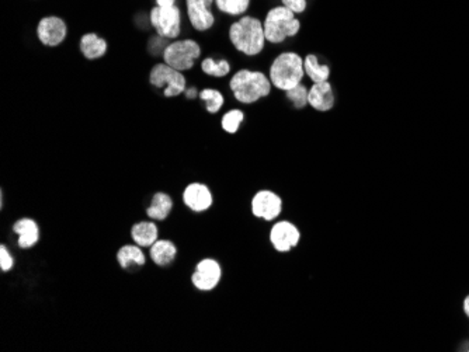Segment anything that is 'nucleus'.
Returning a JSON list of instances; mask_svg holds the SVG:
<instances>
[{
  "label": "nucleus",
  "mask_w": 469,
  "mask_h": 352,
  "mask_svg": "<svg viewBox=\"0 0 469 352\" xmlns=\"http://www.w3.org/2000/svg\"><path fill=\"white\" fill-rule=\"evenodd\" d=\"M229 87L239 103L253 104L270 94L272 82L260 70L240 69L232 76Z\"/></svg>",
  "instance_id": "obj_1"
},
{
  "label": "nucleus",
  "mask_w": 469,
  "mask_h": 352,
  "mask_svg": "<svg viewBox=\"0 0 469 352\" xmlns=\"http://www.w3.org/2000/svg\"><path fill=\"white\" fill-rule=\"evenodd\" d=\"M229 40L235 49L246 56L258 55L267 41L263 23L252 16H243L229 27Z\"/></svg>",
  "instance_id": "obj_2"
},
{
  "label": "nucleus",
  "mask_w": 469,
  "mask_h": 352,
  "mask_svg": "<svg viewBox=\"0 0 469 352\" xmlns=\"http://www.w3.org/2000/svg\"><path fill=\"white\" fill-rule=\"evenodd\" d=\"M270 82L272 85L283 92H287L301 85L305 69L304 59L295 52L280 53L270 66Z\"/></svg>",
  "instance_id": "obj_3"
},
{
  "label": "nucleus",
  "mask_w": 469,
  "mask_h": 352,
  "mask_svg": "<svg viewBox=\"0 0 469 352\" xmlns=\"http://www.w3.org/2000/svg\"><path fill=\"white\" fill-rule=\"evenodd\" d=\"M265 40L272 44H281L287 38L294 37L301 30V22L295 19V13L286 6H277L269 10L263 22Z\"/></svg>",
  "instance_id": "obj_4"
},
{
  "label": "nucleus",
  "mask_w": 469,
  "mask_h": 352,
  "mask_svg": "<svg viewBox=\"0 0 469 352\" xmlns=\"http://www.w3.org/2000/svg\"><path fill=\"white\" fill-rule=\"evenodd\" d=\"M162 56L169 66L180 72H187L194 67L195 60L201 56V47L194 40H179L167 44Z\"/></svg>",
  "instance_id": "obj_5"
},
{
  "label": "nucleus",
  "mask_w": 469,
  "mask_h": 352,
  "mask_svg": "<svg viewBox=\"0 0 469 352\" xmlns=\"http://www.w3.org/2000/svg\"><path fill=\"white\" fill-rule=\"evenodd\" d=\"M149 83L158 89L165 87V97H177L187 89V79L180 70L169 66L167 63H156L151 74Z\"/></svg>",
  "instance_id": "obj_6"
},
{
  "label": "nucleus",
  "mask_w": 469,
  "mask_h": 352,
  "mask_svg": "<svg viewBox=\"0 0 469 352\" xmlns=\"http://www.w3.org/2000/svg\"><path fill=\"white\" fill-rule=\"evenodd\" d=\"M149 20L158 35L166 40H174L181 33V13L176 6L154 8L149 13Z\"/></svg>",
  "instance_id": "obj_7"
},
{
  "label": "nucleus",
  "mask_w": 469,
  "mask_h": 352,
  "mask_svg": "<svg viewBox=\"0 0 469 352\" xmlns=\"http://www.w3.org/2000/svg\"><path fill=\"white\" fill-rule=\"evenodd\" d=\"M222 279V267L214 258H204L195 264L190 280L195 290L201 292H211L215 290Z\"/></svg>",
  "instance_id": "obj_8"
},
{
  "label": "nucleus",
  "mask_w": 469,
  "mask_h": 352,
  "mask_svg": "<svg viewBox=\"0 0 469 352\" xmlns=\"http://www.w3.org/2000/svg\"><path fill=\"white\" fill-rule=\"evenodd\" d=\"M252 214L256 218L264 219L265 222H270L277 219L283 212V199L279 194L263 190L254 194L250 203Z\"/></svg>",
  "instance_id": "obj_9"
},
{
  "label": "nucleus",
  "mask_w": 469,
  "mask_h": 352,
  "mask_svg": "<svg viewBox=\"0 0 469 352\" xmlns=\"http://www.w3.org/2000/svg\"><path fill=\"white\" fill-rule=\"evenodd\" d=\"M183 203L192 210L194 214H201L208 210L214 203V195L210 187L204 183H191L188 184L181 195Z\"/></svg>",
  "instance_id": "obj_10"
},
{
  "label": "nucleus",
  "mask_w": 469,
  "mask_h": 352,
  "mask_svg": "<svg viewBox=\"0 0 469 352\" xmlns=\"http://www.w3.org/2000/svg\"><path fill=\"white\" fill-rule=\"evenodd\" d=\"M214 3L215 0H186L187 16L194 30L203 33L214 26L215 17L211 10Z\"/></svg>",
  "instance_id": "obj_11"
},
{
  "label": "nucleus",
  "mask_w": 469,
  "mask_h": 352,
  "mask_svg": "<svg viewBox=\"0 0 469 352\" xmlns=\"http://www.w3.org/2000/svg\"><path fill=\"white\" fill-rule=\"evenodd\" d=\"M270 243L279 253H288L294 247L298 246L301 240V232L299 229L288 222L281 221L273 225L270 229Z\"/></svg>",
  "instance_id": "obj_12"
},
{
  "label": "nucleus",
  "mask_w": 469,
  "mask_h": 352,
  "mask_svg": "<svg viewBox=\"0 0 469 352\" xmlns=\"http://www.w3.org/2000/svg\"><path fill=\"white\" fill-rule=\"evenodd\" d=\"M68 35V26L56 16H48L40 20L37 27V37L45 47H58Z\"/></svg>",
  "instance_id": "obj_13"
},
{
  "label": "nucleus",
  "mask_w": 469,
  "mask_h": 352,
  "mask_svg": "<svg viewBox=\"0 0 469 352\" xmlns=\"http://www.w3.org/2000/svg\"><path fill=\"white\" fill-rule=\"evenodd\" d=\"M12 232L19 236L17 247L22 250L33 249L41 239L38 224L33 218H22L12 226Z\"/></svg>",
  "instance_id": "obj_14"
},
{
  "label": "nucleus",
  "mask_w": 469,
  "mask_h": 352,
  "mask_svg": "<svg viewBox=\"0 0 469 352\" xmlns=\"http://www.w3.org/2000/svg\"><path fill=\"white\" fill-rule=\"evenodd\" d=\"M117 264L120 268L125 271H138V268L144 267L147 264L145 253L142 251V247L138 244H125L120 247V250L115 254Z\"/></svg>",
  "instance_id": "obj_15"
},
{
  "label": "nucleus",
  "mask_w": 469,
  "mask_h": 352,
  "mask_svg": "<svg viewBox=\"0 0 469 352\" xmlns=\"http://www.w3.org/2000/svg\"><path fill=\"white\" fill-rule=\"evenodd\" d=\"M308 101L309 106L316 111L320 112L330 111L334 107V93L331 85L329 82L313 83L312 87L309 89Z\"/></svg>",
  "instance_id": "obj_16"
},
{
  "label": "nucleus",
  "mask_w": 469,
  "mask_h": 352,
  "mask_svg": "<svg viewBox=\"0 0 469 352\" xmlns=\"http://www.w3.org/2000/svg\"><path fill=\"white\" fill-rule=\"evenodd\" d=\"M174 208V201L167 192H156L151 198V205L145 209V215L154 221H166Z\"/></svg>",
  "instance_id": "obj_17"
},
{
  "label": "nucleus",
  "mask_w": 469,
  "mask_h": 352,
  "mask_svg": "<svg viewBox=\"0 0 469 352\" xmlns=\"http://www.w3.org/2000/svg\"><path fill=\"white\" fill-rule=\"evenodd\" d=\"M179 249L169 239H159L149 247V255L155 265L167 267L177 258Z\"/></svg>",
  "instance_id": "obj_18"
},
{
  "label": "nucleus",
  "mask_w": 469,
  "mask_h": 352,
  "mask_svg": "<svg viewBox=\"0 0 469 352\" xmlns=\"http://www.w3.org/2000/svg\"><path fill=\"white\" fill-rule=\"evenodd\" d=\"M131 239L135 242L140 247L148 249L151 247L156 240H159V225L155 222H138L135 225H132L129 231Z\"/></svg>",
  "instance_id": "obj_19"
},
{
  "label": "nucleus",
  "mask_w": 469,
  "mask_h": 352,
  "mask_svg": "<svg viewBox=\"0 0 469 352\" xmlns=\"http://www.w3.org/2000/svg\"><path fill=\"white\" fill-rule=\"evenodd\" d=\"M107 48H108L107 41L94 33L85 34L79 42V49L82 55L89 60L103 58L107 53Z\"/></svg>",
  "instance_id": "obj_20"
},
{
  "label": "nucleus",
  "mask_w": 469,
  "mask_h": 352,
  "mask_svg": "<svg viewBox=\"0 0 469 352\" xmlns=\"http://www.w3.org/2000/svg\"><path fill=\"white\" fill-rule=\"evenodd\" d=\"M304 69L308 78L312 81V83H322L327 82L330 76V69L327 65H320L318 60V56L313 53L306 55L304 59Z\"/></svg>",
  "instance_id": "obj_21"
},
{
  "label": "nucleus",
  "mask_w": 469,
  "mask_h": 352,
  "mask_svg": "<svg viewBox=\"0 0 469 352\" xmlns=\"http://www.w3.org/2000/svg\"><path fill=\"white\" fill-rule=\"evenodd\" d=\"M201 70L213 78H224L231 72V63L227 59H214L206 58L201 62Z\"/></svg>",
  "instance_id": "obj_22"
},
{
  "label": "nucleus",
  "mask_w": 469,
  "mask_h": 352,
  "mask_svg": "<svg viewBox=\"0 0 469 352\" xmlns=\"http://www.w3.org/2000/svg\"><path fill=\"white\" fill-rule=\"evenodd\" d=\"M199 100L206 103V110L210 114H217L224 106V94L217 89H204L199 93Z\"/></svg>",
  "instance_id": "obj_23"
},
{
  "label": "nucleus",
  "mask_w": 469,
  "mask_h": 352,
  "mask_svg": "<svg viewBox=\"0 0 469 352\" xmlns=\"http://www.w3.org/2000/svg\"><path fill=\"white\" fill-rule=\"evenodd\" d=\"M220 12L228 16H240L249 9L250 0H215Z\"/></svg>",
  "instance_id": "obj_24"
},
{
  "label": "nucleus",
  "mask_w": 469,
  "mask_h": 352,
  "mask_svg": "<svg viewBox=\"0 0 469 352\" xmlns=\"http://www.w3.org/2000/svg\"><path fill=\"white\" fill-rule=\"evenodd\" d=\"M245 121V112L242 110H229L228 112L224 114L222 119H221V125L222 129L231 135L236 133L242 125V122Z\"/></svg>",
  "instance_id": "obj_25"
},
{
  "label": "nucleus",
  "mask_w": 469,
  "mask_h": 352,
  "mask_svg": "<svg viewBox=\"0 0 469 352\" xmlns=\"http://www.w3.org/2000/svg\"><path fill=\"white\" fill-rule=\"evenodd\" d=\"M308 96H309V89H306V86H304L302 83L286 92V97L293 103V106L297 110H302L305 108L306 104H309Z\"/></svg>",
  "instance_id": "obj_26"
},
{
  "label": "nucleus",
  "mask_w": 469,
  "mask_h": 352,
  "mask_svg": "<svg viewBox=\"0 0 469 352\" xmlns=\"http://www.w3.org/2000/svg\"><path fill=\"white\" fill-rule=\"evenodd\" d=\"M13 264L15 258L12 253L5 244H2V247H0V269H2V272H9L13 268Z\"/></svg>",
  "instance_id": "obj_27"
},
{
  "label": "nucleus",
  "mask_w": 469,
  "mask_h": 352,
  "mask_svg": "<svg viewBox=\"0 0 469 352\" xmlns=\"http://www.w3.org/2000/svg\"><path fill=\"white\" fill-rule=\"evenodd\" d=\"M283 6L288 8L295 15H301L306 10V0H281Z\"/></svg>",
  "instance_id": "obj_28"
},
{
  "label": "nucleus",
  "mask_w": 469,
  "mask_h": 352,
  "mask_svg": "<svg viewBox=\"0 0 469 352\" xmlns=\"http://www.w3.org/2000/svg\"><path fill=\"white\" fill-rule=\"evenodd\" d=\"M184 96H186V99H190V100H192V99L198 97L199 94L197 93V89H195V87H190V89H186V92H184Z\"/></svg>",
  "instance_id": "obj_29"
},
{
  "label": "nucleus",
  "mask_w": 469,
  "mask_h": 352,
  "mask_svg": "<svg viewBox=\"0 0 469 352\" xmlns=\"http://www.w3.org/2000/svg\"><path fill=\"white\" fill-rule=\"evenodd\" d=\"M176 0H156V5L161 8H172L174 6Z\"/></svg>",
  "instance_id": "obj_30"
},
{
  "label": "nucleus",
  "mask_w": 469,
  "mask_h": 352,
  "mask_svg": "<svg viewBox=\"0 0 469 352\" xmlns=\"http://www.w3.org/2000/svg\"><path fill=\"white\" fill-rule=\"evenodd\" d=\"M463 312H465V315L469 317V295L465 298V301H463Z\"/></svg>",
  "instance_id": "obj_31"
}]
</instances>
